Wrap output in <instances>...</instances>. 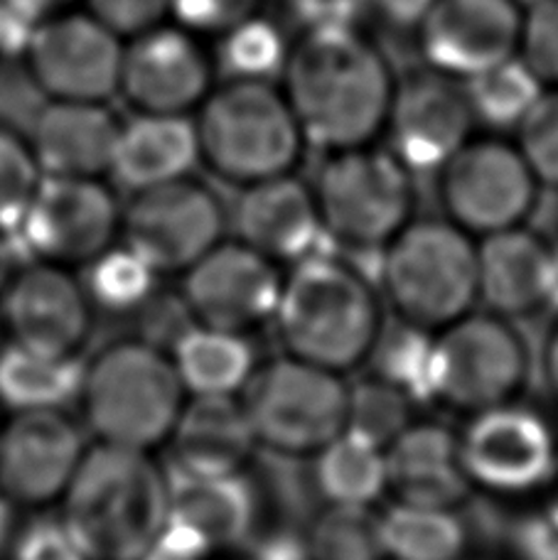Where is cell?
Instances as JSON below:
<instances>
[{
	"instance_id": "obj_1",
	"label": "cell",
	"mask_w": 558,
	"mask_h": 560,
	"mask_svg": "<svg viewBox=\"0 0 558 560\" xmlns=\"http://www.w3.org/2000/svg\"><path fill=\"white\" fill-rule=\"evenodd\" d=\"M281 79L311 148L337 153L384 136L396 77L382 49L352 23L307 27L288 49Z\"/></svg>"
},
{
	"instance_id": "obj_2",
	"label": "cell",
	"mask_w": 558,
	"mask_h": 560,
	"mask_svg": "<svg viewBox=\"0 0 558 560\" xmlns=\"http://www.w3.org/2000/svg\"><path fill=\"white\" fill-rule=\"evenodd\" d=\"M271 325L283 354L350 376L372 364L386 305L354 264L317 252L288 266Z\"/></svg>"
},
{
	"instance_id": "obj_3",
	"label": "cell",
	"mask_w": 558,
	"mask_h": 560,
	"mask_svg": "<svg viewBox=\"0 0 558 560\" xmlns=\"http://www.w3.org/2000/svg\"><path fill=\"white\" fill-rule=\"evenodd\" d=\"M62 509V524L89 560H143L167 526L171 479L146 450L96 443Z\"/></svg>"
},
{
	"instance_id": "obj_4",
	"label": "cell",
	"mask_w": 558,
	"mask_h": 560,
	"mask_svg": "<svg viewBox=\"0 0 558 560\" xmlns=\"http://www.w3.org/2000/svg\"><path fill=\"white\" fill-rule=\"evenodd\" d=\"M379 256L376 288L398 325L435 335L480 305L477 242L445 217H414Z\"/></svg>"
},
{
	"instance_id": "obj_5",
	"label": "cell",
	"mask_w": 558,
	"mask_h": 560,
	"mask_svg": "<svg viewBox=\"0 0 558 560\" xmlns=\"http://www.w3.org/2000/svg\"><path fill=\"white\" fill-rule=\"evenodd\" d=\"M199 163L239 189L293 175L305 138L281 86L224 82L212 89L195 118Z\"/></svg>"
},
{
	"instance_id": "obj_6",
	"label": "cell",
	"mask_w": 558,
	"mask_h": 560,
	"mask_svg": "<svg viewBox=\"0 0 558 560\" xmlns=\"http://www.w3.org/2000/svg\"><path fill=\"white\" fill-rule=\"evenodd\" d=\"M79 398L96 443L151 453L171 440L189 396L171 354L126 339L84 366Z\"/></svg>"
},
{
	"instance_id": "obj_7",
	"label": "cell",
	"mask_w": 558,
	"mask_h": 560,
	"mask_svg": "<svg viewBox=\"0 0 558 560\" xmlns=\"http://www.w3.org/2000/svg\"><path fill=\"white\" fill-rule=\"evenodd\" d=\"M534 369L532 345L516 323L475 307L431 335L426 398L467 418L522 401Z\"/></svg>"
},
{
	"instance_id": "obj_8",
	"label": "cell",
	"mask_w": 558,
	"mask_h": 560,
	"mask_svg": "<svg viewBox=\"0 0 558 560\" xmlns=\"http://www.w3.org/2000/svg\"><path fill=\"white\" fill-rule=\"evenodd\" d=\"M416 175L376 143L325 153L311 183L323 234L354 254H379L416 217Z\"/></svg>"
},
{
	"instance_id": "obj_9",
	"label": "cell",
	"mask_w": 558,
	"mask_h": 560,
	"mask_svg": "<svg viewBox=\"0 0 558 560\" xmlns=\"http://www.w3.org/2000/svg\"><path fill=\"white\" fill-rule=\"evenodd\" d=\"M239 401L258 450L288 459H313L347 430L350 382L281 354L258 364Z\"/></svg>"
},
{
	"instance_id": "obj_10",
	"label": "cell",
	"mask_w": 558,
	"mask_h": 560,
	"mask_svg": "<svg viewBox=\"0 0 558 560\" xmlns=\"http://www.w3.org/2000/svg\"><path fill=\"white\" fill-rule=\"evenodd\" d=\"M542 189L516 143L502 138L473 136L435 173L441 217L475 242L530 224Z\"/></svg>"
},
{
	"instance_id": "obj_11",
	"label": "cell",
	"mask_w": 558,
	"mask_h": 560,
	"mask_svg": "<svg viewBox=\"0 0 558 560\" xmlns=\"http://www.w3.org/2000/svg\"><path fill=\"white\" fill-rule=\"evenodd\" d=\"M457 459L473 492L536 494L558 475V435L544 413L512 401L465 418Z\"/></svg>"
},
{
	"instance_id": "obj_12",
	"label": "cell",
	"mask_w": 558,
	"mask_h": 560,
	"mask_svg": "<svg viewBox=\"0 0 558 560\" xmlns=\"http://www.w3.org/2000/svg\"><path fill=\"white\" fill-rule=\"evenodd\" d=\"M229 212L212 187L189 175L133 192L121 238L161 276H183L226 238Z\"/></svg>"
},
{
	"instance_id": "obj_13",
	"label": "cell",
	"mask_w": 558,
	"mask_h": 560,
	"mask_svg": "<svg viewBox=\"0 0 558 560\" xmlns=\"http://www.w3.org/2000/svg\"><path fill=\"white\" fill-rule=\"evenodd\" d=\"M124 207L104 177H43L13 232L45 264L86 266L121 236Z\"/></svg>"
},
{
	"instance_id": "obj_14",
	"label": "cell",
	"mask_w": 558,
	"mask_h": 560,
	"mask_svg": "<svg viewBox=\"0 0 558 560\" xmlns=\"http://www.w3.org/2000/svg\"><path fill=\"white\" fill-rule=\"evenodd\" d=\"M124 45L89 10L72 8L37 25L23 59L49 102L108 104L118 94Z\"/></svg>"
},
{
	"instance_id": "obj_15",
	"label": "cell",
	"mask_w": 558,
	"mask_h": 560,
	"mask_svg": "<svg viewBox=\"0 0 558 560\" xmlns=\"http://www.w3.org/2000/svg\"><path fill=\"white\" fill-rule=\"evenodd\" d=\"M281 285V266L224 238L183 273V307L195 325L252 335L274 323Z\"/></svg>"
},
{
	"instance_id": "obj_16",
	"label": "cell",
	"mask_w": 558,
	"mask_h": 560,
	"mask_svg": "<svg viewBox=\"0 0 558 560\" xmlns=\"http://www.w3.org/2000/svg\"><path fill=\"white\" fill-rule=\"evenodd\" d=\"M520 0H433L418 23L428 69L467 82L520 52Z\"/></svg>"
},
{
	"instance_id": "obj_17",
	"label": "cell",
	"mask_w": 558,
	"mask_h": 560,
	"mask_svg": "<svg viewBox=\"0 0 558 560\" xmlns=\"http://www.w3.org/2000/svg\"><path fill=\"white\" fill-rule=\"evenodd\" d=\"M199 39L175 23L126 39L118 94L136 114L187 116L202 106L217 69Z\"/></svg>"
},
{
	"instance_id": "obj_18",
	"label": "cell",
	"mask_w": 558,
	"mask_h": 560,
	"mask_svg": "<svg viewBox=\"0 0 558 560\" xmlns=\"http://www.w3.org/2000/svg\"><path fill=\"white\" fill-rule=\"evenodd\" d=\"M475 131L463 82L441 72H416L398 82L388 108V150L414 175H435Z\"/></svg>"
},
{
	"instance_id": "obj_19",
	"label": "cell",
	"mask_w": 558,
	"mask_h": 560,
	"mask_svg": "<svg viewBox=\"0 0 558 560\" xmlns=\"http://www.w3.org/2000/svg\"><path fill=\"white\" fill-rule=\"evenodd\" d=\"M86 453L84 435L62 411H23L0 430V492L15 506L62 499Z\"/></svg>"
},
{
	"instance_id": "obj_20",
	"label": "cell",
	"mask_w": 558,
	"mask_h": 560,
	"mask_svg": "<svg viewBox=\"0 0 558 560\" xmlns=\"http://www.w3.org/2000/svg\"><path fill=\"white\" fill-rule=\"evenodd\" d=\"M92 300L69 268L35 261L5 280L3 317L13 342L79 357L92 329Z\"/></svg>"
},
{
	"instance_id": "obj_21",
	"label": "cell",
	"mask_w": 558,
	"mask_h": 560,
	"mask_svg": "<svg viewBox=\"0 0 558 560\" xmlns=\"http://www.w3.org/2000/svg\"><path fill=\"white\" fill-rule=\"evenodd\" d=\"M234 238L278 266H293L317 254L323 224L311 183L295 173L242 187L229 212Z\"/></svg>"
},
{
	"instance_id": "obj_22",
	"label": "cell",
	"mask_w": 558,
	"mask_h": 560,
	"mask_svg": "<svg viewBox=\"0 0 558 560\" xmlns=\"http://www.w3.org/2000/svg\"><path fill=\"white\" fill-rule=\"evenodd\" d=\"M121 121L106 104L45 102L27 131L43 177H104Z\"/></svg>"
},
{
	"instance_id": "obj_23",
	"label": "cell",
	"mask_w": 558,
	"mask_h": 560,
	"mask_svg": "<svg viewBox=\"0 0 558 560\" xmlns=\"http://www.w3.org/2000/svg\"><path fill=\"white\" fill-rule=\"evenodd\" d=\"M554 246L530 224L477 238V300L520 323L546 310Z\"/></svg>"
},
{
	"instance_id": "obj_24",
	"label": "cell",
	"mask_w": 558,
	"mask_h": 560,
	"mask_svg": "<svg viewBox=\"0 0 558 560\" xmlns=\"http://www.w3.org/2000/svg\"><path fill=\"white\" fill-rule=\"evenodd\" d=\"M384 455L394 502L457 509L473 492L457 459V433L435 420H414Z\"/></svg>"
},
{
	"instance_id": "obj_25",
	"label": "cell",
	"mask_w": 558,
	"mask_h": 560,
	"mask_svg": "<svg viewBox=\"0 0 558 560\" xmlns=\"http://www.w3.org/2000/svg\"><path fill=\"white\" fill-rule=\"evenodd\" d=\"M167 445L177 475H244L256 440L239 396H189Z\"/></svg>"
},
{
	"instance_id": "obj_26",
	"label": "cell",
	"mask_w": 558,
	"mask_h": 560,
	"mask_svg": "<svg viewBox=\"0 0 558 560\" xmlns=\"http://www.w3.org/2000/svg\"><path fill=\"white\" fill-rule=\"evenodd\" d=\"M197 163L199 143L193 118L136 114L121 121L108 175L133 195L185 179Z\"/></svg>"
},
{
	"instance_id": "obj_27",
	"label": "cell",
	"mask_w": 558,
	"mask_h": 560,
	"mask_svg": "<svg viewBox=\"0 0 558 560\" xmlns=\"http://www.w3.org/2000/svg\"><path fill=\"white\" fill-rule=\"evenodd\" d=\"M167 524L212 556L234 551L256 524V492L244 475L183 477L171 482Z\"/></svg>"
},
{
	"instance_id": "obj_28",
	"label": "cell",
	"mask_w": 558,
	"mask_h": 560,
	"mask_svg": "<svg viewBox=\"0 0 558 560\" xmlns=\"http://www.w3.org/2000/svg\"><path fill=\"white\" fill-rule=\"evenodd\" d=\"M171 359L187 396H242L258 369L248 335L205 325L183 329Z\"/></svg>"
},
{
	"instance_id": "obj_29",
	"label": "cell",
	"mask_w": 558,
	"mask_h": 560,
	"mask_svg": "<svg viewBox=\"0 0 558 560\" xmlns=\"http://www.w3.org/2000/svg\"><path fill=\"white\" fill-rule=\"evenodd\" d=\"M84 364L72 354H53L13 342L0 352V401L13 413L62 411L79 396Z\"/></svg>"
},
{
	"instance_id": "obj_30",
	"label": "cell",
	"mask_w": 558,
	"mask_h": 560,
	"mask_svg": "<svg viewBox=\"0 0 558 560\" xmlns=\"http://www.w3.org/2000/svg\"><path fill=\"white\" fill-rule=\"evenodd\" d=\"M313 479L325 504L374 506L386 494V455L345 430L313 457Z\"/></svg>"
},
{
	"instance_id": "obj_31",
	"label": "cell",
	"mask_w": 558,
	"mask_h": 560,
	"mask_svg": "<svg viewBox=\"0 0 558 560\" xmlns=\"http://www.w3.org/2000/svg\"><path fill=\"white\" fill-rule=\"evenodd\" d=\"M379 526L386 560H463L470 544L455 509L394 502Z\"/></svg>"
},
{
	"instance_id": "obj_32",
	"label": "cell",
	"mask_w": 558,
	"mask_h": 560,
	"mask_svg": "<svg viewBox=\"0 0 558 560\" xmlns=\"http://www.w3.org/2000/svg\"><path fill=\"white\" fill-rule=\"evenodd\" d=\"M303 560H386L382 526L372 506L325 504L301 541Z\"/></svg>"
},
{
	"instance_id": "obj_33",
	"label": "cell",
	"mask_w": 558,
	"mask_h": 560,
	"mask_svg": "<svg viewBox=\"0 0 558 560\" xmlns=\"http://www.w3.org/2000/svg\"><path fill=\"white\" fill-rule=\"evenodd\" d=\"M475 124L516 128L542 96L544 84L520 57L502 62L463 82Z\"/></svg>"
},
{
	"instance_id": "obj_34",
	"label": "cell",
	"mask_w": 558,
	"mask_h": 560,
	"mask_svg": "<svg viewBox=\"0 0 558 560\" xmlns=\"http://www.w3.org/2000/svg\"><path fill=\"white\" fill-rule=\"evenodd\" d=\"M214 69L226 82H274L281 79L288 49L281 27L256 15L217 37Z\"/></svg>"
},
{
	"instance_id": "obj_35",
	"label": "cell",
	"mask_w": 558,
	"mask_h": 560,
	"mask_svg": "<svg viewBox=\"0 0 558 560\" xmlns=\"http://www.w3.org/2000/svg\"><path fill=\"white\" fill-rule=\"evenodd\" d=\"M161 273L138 256L131 246H112L92 264H86L82 280L92 305L108 313H131L153 295Z\"/></svg>"
},
{
	"instance_id": "obj_36",
	"label": "cell",
	"mask_w": 558,
	"mask_h": 560,
	"mask_svg": "<svg viewBox=\"0 0 558 560\" xmlns=\"http://www.w3.org/2000/svg\"><path fill=\"white\" fill-rule=\"evenodd\" d=\"M414 394L384 376H367L350 384L347 430L386 450L414 423Z\"/></svg>"
},
{
	"instance_id": "obj_37",
	"label": "cell",
	"mask_w": 558,
	"mask_h": 560,
	"mask_svg": "<svg viewBox=\"0 0 558 560\" xmlns=\"http://www.w3.org/2000/svg\"><path fill=\"white\" fill-rule=\"evenodd\" d=\"M39 179L27 138L0 124V236H10L23 222Z\"/></svg>"
},
{
	"instance_id": "obj_38",
	"label": "cell",
	"mask_w": 558,
	"mask_h": 560,
	"mask_svg": "<svg viewBox=\"0 0 558 560\" xmlns=\"http://www.w3.org/2000/svg\"><path fill=\"white\" fill-rule=\"evenodd\" d=\"M514 131V143L542 187L558 189V89H544Z\"/></svg>"
},
{
	"instance_id": "obj_39",
	"label": "cell",
	"mask_w": 558,
	"mask_h": 560,
	"mask_svg": "<svg viewBox=\"0 0 558 560\" xmlns=\"http://www.w3.org/2000/svg\"><path fill=\"white\" fill-rule=\"evenodd\" d=\"M544 89H558V0L524 3L520 52Z\"/></svg>"
},
{
	"instance_id": "obj_40",
	"label": "cell",
	"mask_w": 558,
	"mask_h": 560,
	"mask_svg": "<svg viewBox=\"0 0 558 560\" xmlns=\"http://www.w3.org/2000/svg\"><path fill=\"white\" fill-rule=\"evenodd\" d=\"M266 0H171V18L197 37H222L229 30L261 15Z\"/></svg>"
},
{
	"instance_id": "obj_41",
	"label": "cell",
	"mask_w": 558,
	"mask_h": 560,
	"mask_svg": "<svg viewBox=\"0 0 558 560\" xmlns=\"http://www.w3.org/2000/svg\"><path fill=\"white\" fill-rule=\"evenodd\" d=\"M96 20L121 39H131L171 18V0H84Z\"/></svg>"
},
{
	"instance_id": "obj_42",
	"label": "cell",
	"mask_w": 558,
	"mask_h": 560,
	"mask_svg": "<svg viewBox=\"0 0 558 560\" xmlns=\"http://www.w3.org/2000/svg\"><path fill=\"white\" fill-rule=\"evenodd\" d=\"M13 560H89L62 522H37L20 534Z\"/></svg>"
},
{
	"instance_id": "obj_43",
	"label": "cell",
	"mask_w": 558,
	"mask_h": 560,
	"mask_svg": "<svg viewBox=\"0 0 558 560\" xmlns=\"http://www.w3.org/2000/svg\"><path fill=\"white\" fill-rule=\"evenodd\" d=\"M386 23L402 27H418L433 0H370Z\"/></svg>"
},
{
	"instance_id": "obj_44",
	"label": "cell",
	"mask_w": 558,
	"mask_h": 560,
	"mask_svg": "<svg viewBox=\"0 0 558 560\" xmlns=\"http://www.w3.org/2000/svg\"><path fill=\"white\" fill-rule=\"evenodd\" d=\"M79 0H0V5L13 10V13L27 18L30 23H45L47 18L72 10Z\"/></svg>"
},
{
	"instance_id": "obj_45",
	"label": "cell",
	"mask_w": 558,
	"mask_h": 560,
	"mask_svg": "<svg viewBox=\"0 0 558 560\" xmlns=\"http://www.w3.org/2000/svg\"><path fill=\"white\" fill-rule=\"evenodd\" d=\"M539 374L546 394L558 408V323L549 329V335L544 339L542 354H539Z\"/></svg>"
},
{
	"instance_id": "obj_46",
	"label": "cell",
	"mask_w": 558,
	"mask_h": 560,
	"mask_svg": "<svg viewBox=\"0 0 558 560\" xmlns=\"http://www.w3.org/2000/svg\"><path fill=\"white\" fill-rule=\"evenodd\" d=\"M13 506L15 504L0 492V551H3L10 534H13Z\"/></svg>"
},
{
	"instance_id": "obj_47",
	"label": "cell",
	"mask_w": 558,
	"mask_h": 560,
	"mask_svg": "<svg viewBox=\"0 0 558 560\" xmlns=\"http://www.w3.org/2000/svg\"><path fill=\"white\" fill-rule=\"evenodd\" d=\"M546 310L558 313V248H554V261L549 273V293H546Z\"/></svg>"
},
{
	"instance_id": "obj_48",
	"label": "cell",
	"mask_w": 558,
	"mask_h": 560,
	"mask_svg": "<svg viewBox=\"0 0 558 560\" xmlns=\"http://www.w3.org/2000/svg\"><path fill=\"white\" fill-rule=\"evenodd\" d=\"M226 560H261L258 556H248V558H226Z\"/></svg>"
},
{
	"instance_id": "obj_49",
	"label": "cell",
	"mask_w": 558,
	"mask_h": 560,
	"mask_svg": "<svg viewBox=\"0 0 558 560\" xmlns=\"http://www.w3.org/2000/svg\"><path fill=\"white\" fill-rule=\"evenodd\" d=\"M554 514H556V528H558V502H556V506H554Z\"/></svg>"
},
{
	"instance_id": "obj_50",
	"label": "cell",
	"mask_w": 558,
	"mask_h": 560,
	"mask_svg": "<svg viewBox=\"0 0 558 560\" xmlns=\"http://www.w3.org/2000/svg\"><path fill=\"white\" fill-rule=\"evenodd\" d=\"M556 219H558V212H556Z\"/></svg>"
}]
</instances>
